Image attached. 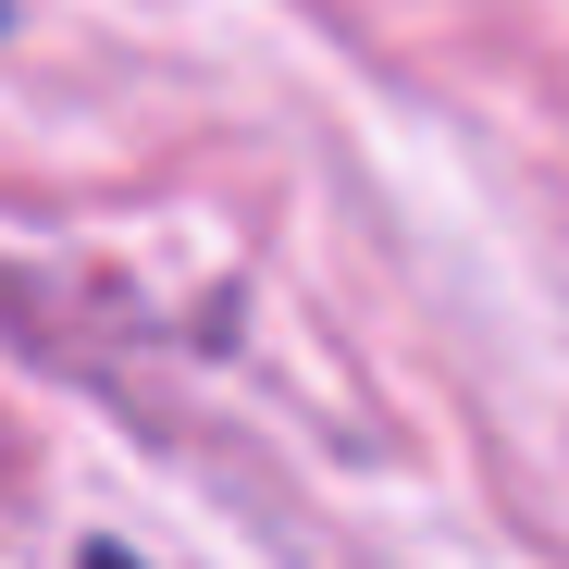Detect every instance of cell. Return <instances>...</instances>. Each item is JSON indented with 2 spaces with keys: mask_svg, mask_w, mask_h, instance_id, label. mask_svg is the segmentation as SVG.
Instances as JSON below:
<instances>
[{
  "mask_svg": "<svg viewBox=\"0 0 569 569\" xmlns=\"http://www.w3.org/2000/svg\"><path fill=\"white\" fill-rule=\"evenodd\" d=\"M87 569H137V557H124V545H100V557H87Z\"/></svg>",
  "mask_w": 569,
  "mask_h": 569,
  "instance_id": "obj_1",
  "label": "cell"
}]
</instances>
